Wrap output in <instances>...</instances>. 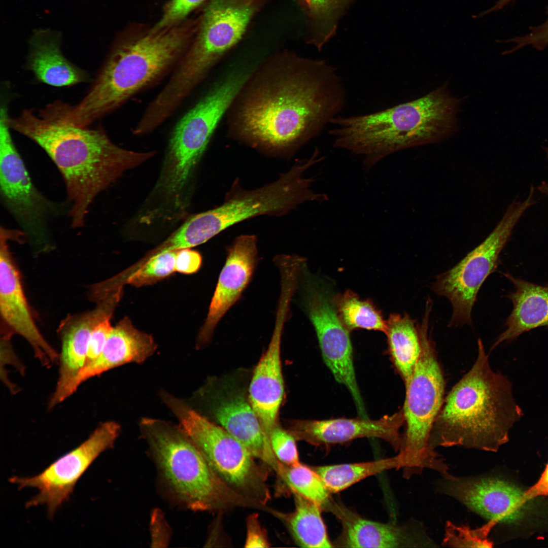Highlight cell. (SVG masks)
<instances>
[{
    "label": "cell",
    "mask_w": 548,
    "mask_h": 548,
    "mask_svg": "<svg viewBox=\"0 0 548 548\" xmlns=\"http://www.w3.org/2000/svg\"><path fill=\"white\" fill-rule=\"evenodd\" d=\"M344 82L321 59L282 53L256 65L226 114L228 134L272 151L293 150L340 115Z\"/></svg>",
    "instance_id": "cell-1"
},
{
    "label": "cell",
    "mask_w": 548,
    "mask_h": 548,
    "mask_svg": "<svg viewBox=\"0 0 548 548\" xmlns=\"http://www.w3.org/2000/svg\"><path fill=\"white\" fill-rule=\"evenodd\" d=\"M11 129L38 144L55 164L64 180L68 215L73 228L82 227L96 196L126 170L150 159L155 151L137 152L121 148L102 126L80 127L25 109L8 117Z\"/></svg>",
    "instance_id": "cell-2"
},
{
    "label": "cell",
    "mask_w": 548,
    "mask_h": 548,
    "mask_svg": "<svg viewBox=\"0 0 548 548\" xmlns=\"http://www.w3.org/2000/svg\"><path fill=\"white\" fill-rule=\"evenodd\" d=\"M190 25L118 40L92 85L75 105L62 102L59 116L80 127L90 126L173 72L191 42Z\"/></svg>",
    "instance_id": "cell-3"
},
{
    "label": "cell",
    "mask_w": 548,
    "mask_h": 548,
    "mask_svg": "<svg viewBox=\"0 0 548 548\" xmlns=\"http://www.w3.org/2000/svg\"><path fill=\"white\" fill-rule=\"evenodd\" d=\"M476 359L443 401L430 434L429 446L462 447L497 452L523 416L507 376L494 371L481 339Z\"/></svg>",
    "instance_id": "cell-4"
},
{
    "label": "cell",
    "mask_w": 548,
    "mask_h": 548,
    "mask_svg": "<svg viewBox=\"0 0 548 548\" xmlns=\"http://www.w3.org/2000/svg\"><path fill=\"white\" fill-rule=\"evenodd\" d=\"M461 101L444 85L409 102L372 113L343 116L330 123L333 146L363 158L370 169L397 151L435 143L455 131Z\"/></svg>",
    "instance_id": "cell-5"
},
{
    "label": "cell",
    "mask_w": 548,
    "mask_h": 548,
    "mask_svg": "<svg viewBox=\"0 0 548 548\" xmlns=\"http://www.w3.org/2000/svg\"><path fill=\"white\" fill-rule=\"evenodd\" d=\"M139 427L163 481L187 508L214 512L236 507L261 509L219 477L179 425L143 418Z\"/></svg>",
    "instance_id": "cell-6"
},
{
    "label": "cell",
    "mask_w": 548,
    "mask_h": 548,
    "mask_svg": "<svg viewBox=\"0 0 548 548\" xmlns=\"http://www.w3.org/2000/svg\"><path fill=\"white\" fill-rule=\"evenodd\" d=\"M319 162L316 155L300 160L275 182L252 191L234 194L220 206L188 220L172 235L175 245L190 248L203 244L226 228L251 217L283 214L306 201L328 199L311 189L313 178L304 173Z\"/></svg>",
    "instance_id": "cell-7"
},
{
    "label": "cell",
    "mask_w": 548,
    "mask_h": 548,
    "mask_svg": "<svg viewBox=\"0 0 548 548\" xmlns=\"http://www.w3.org/2000/svg\"><path fill=\"white\" fill-rule=\"evenodd\" d=\"M429 322L424 318L420 324L421 352L405 385L402 409L406 429L402 447L395 457L398 469L403 470L406 478L421 474L425 468L443 476L450 473L443 459L429 446L432 427L443 401L444 382L429 333Z\"/></svg>",
    "instance_id": "cell-8"
},
{
    "label": "cell",
    "mask_w": 548,
    "mask_h": 548,
    "mask_svg": "<svg viewBox=\"0 0 548 548\" xmlns=\"http://www.w3.org/2000/svg\"><path fill=\"white\" fill-rule=\"evenodd\" d=\"M253 70L248 65L230 69L176 124L158 186L166 195L179 201L216 127Z\"/></svg>",
    "instance_id": "cell-9"
},
{
    "label": "cell",
    "mask_w": 548,
    "mask_h": 548,
    "mask_svg": "<svg viewBox=\"0 0 548 548\" xmlns=\"http://www.w3.org/2000/svg\"><path fill=\"white\" fill-rule=\"evenodd\" d=\"M160 397L219 477L236 492L267 510L271 498L268 471L246 447L187 401L166 391Z\"/></svg>",
    "instance_id": "cell-10"
},
{
    "label": "cell",
    "mask_w": 548,
    "mask_h": 548,
    "mask_svg": "<svg viewBox=\"0 0 548 548\" xmlns=\"http://www.w3.org/2000/svg\"><path fill=\"white\" fill-rule=\"evenodd\" d=\"M253 0H210L198 32L165 84L168 94L184 100L222 56L243 37L255 11Z\"/></svg>",
    "instance_id": "cell-11"
},
{
    "label": "cell",
    "mask_w": 548,
    "mask_h": 548,
    "mask_svg": "<svg viewBox=\"0 0 548 548\" xmlns=\"http://www.w3.org/2000/svg\"><path fill=\"white\" fill-rule=\"evenodd\" d=\"M530 190L523 201H513L492 232L459 263L438 275L432 285L438 295L451 303L453 313L449 325L471 324V313L477 293L488 276L499 263L500 254L525 211L535 203Z\"/></svg>",
    "instance_id": "cell-12"
},
{
    "label": "cell",
    "mask_w": 548,
    "mask_h": 548,
    "mask_svg": "<svg viewBox=\"0 0 548 548\" xmlns=\"http://www.w3.org/2000/svg\"><path fill=\"white\" fill-rule=\"evenodd\" d=\"M0 114L1 201L32 245L46 250L51 248L49 223L63 207L35 186L12 138L7 106L1 107Z\"/></svg>",
    "instance_id": "cell-13"
},
{
    "label": "cell",
    "mask_w": 548,
    "mask_h": 548,
    "mask_svg": "<svg viewBox=\"0 0 548 548\" xmlns=\"http://www.w3.org/2000/svg\"><path fill=\"white\" fill-rule=\"evenodd\" d=\"M121 432L114 421L100 424L77 448L60 457L40 473L31 477L14 476L9 481L19 489H37L39 492L26 503V507L45 505L49 517L67 501L76 483L98 456L112 448Z\"/></svg>",
    "instance_id": "cell-14"
},
{
    "label": "cell",
    "mask_w": 548,
    "mask_h": 548,
    "mask_svg": "<svg viewBox=\"0 0 548 548\" xmlns=\"http://www.w3.org/2000/svg\"><path fill=\"white\" fill-rule=\"evenodd\" d=\"M306 288L305 307L324 361L335 380L347 388L360 416H365L355 375L350 330L339 319L327 293L313 284H309Z\"/></svg>",
    "instance_id": "cell-15"
},
{
    "label": "cell",
    "mask_w": 548,
    "mask_h": 548,
    "mask_svg": "<svg viewBox=\"0 0 548 548\" xmlns=\"http://www.w3.org/2000/svg\"><path fill=\"white\" fill-rule=\"evenodd\" d=\"M16 230L1 227L0 313L2 326L23 337L31 347L35 357L49 367L59 361V354L45 339L36 325L23 288L19 269L8 242L17 241Z\"/></svg>",
    "instance_id": "cell-16"
},
{
    "label": "cell",
    "mask_w": 548,
    "mask_h": 548,
    "mask_svg": "<svg viewBox=\"0 0 548 548\" xmlns=\"http://www.w3.org/2000/svg\"><path fill=\"white\" fill-rule=\"evenodd\" d=\"M437 490L450 496L488 520L499 523L515 522L524 515L527 505L524 492L497 477L480 475L443 477Z\"/></svg>",
    "instance_id": "cell-17"
},
{
    "label": "cell",
    "mask_w": 548,
    "mask_h": 548,
    "mask_svg": "<svg viewBox=\"0 0 548 548\" xmlns=\"http://www.w3.org/2000/svg\"><path fill=\"white\" fill-rule=\"evenodd\" d=\"M404 423L402 410L377 420L368 418L297 420L289 431L297 439L324 449L364 437L377 438L399 451L403 443L400 429Z\"/></svg>",
    "instance_id": "cell-18"
},
{
    "label": "cell",
    "mask_w": 548,
    "mask_h": 548,
    "mask_svg": "<svg viewBox=\"0 0 548 548\" xmlns=\"http://www.w3.org/2000/svg\"><path fill=\"white\" fill-rule=\"evenodd\" d=\"M257 262L256 237H237L228 248L206 319L197 336L198 348L210 341L219 322L240 298L252 280Z\"/></svg>",
    "instance_id": "cell-19"
},
{
    "label": "cell",
    "mask_w": 548,
    "mask_h": 548,
    "mask_svg": "<svg viewBox=\"0 0 548 548\" xmlns=\"http://www.w3.org/2000/svg\"><path fill=\"white\" fill-rule=\"evenodd\" d=\"M289 311L283 305L277 307L270 342L255 367L249 386V401L256 413L264 435L269 443L270 433L278 424L279 412L284 393L281 344Z\"/></svg>",
    "instance_id": "cell-20"
},
{
    "label": "cell",
    "mask_w": 548,
    "mask_h": 548,
    "mask_svg": "<svg viewBox=\"0 0 548 548\" xmlns=\"http://www.w3.org/2000/svg\"><path fill=\"white\" fill-rule=\"evenodd\" d=\"M327 511L336 517L342 527L340 535L333 543L336 546L386 548L435 546L434 541L419 525L401 526L364 519L334 500Z\"/></svg>",
    "instance_id": "cell-21"
},
{
    "label": "cell",
    "mask_w": 548,
    "mask_h": 548,
    "mask_svg": "<svg viewBox=\"0 0 548 548\" xmlns=\"http://www.w3.org/2000/svg\"><path fill=\"white\" fill-rule=\"evenodd\" d=\"M119 300L109 296L97 302L90 311L67 316L60 323L58 332L61 340L59 376L49 407L59 404L67 386L85 366L92 330L98 320L109 310L115 309Z\"/></svg>",
    "instance_id": "cell-22"
},
{
    "label": "cell",
    "mask_w": 548,
    "mask_h": 548,
    "mask_svg": "<svg viewBox=\"0 0 548 548\" xmlns=\"http://www.w3.org/2000/svg\"><path fill=\"white\" fill-rule=\"evenodd\" d=\"M156 348L151 335L135 328L128 318H123L113 327L100 355L84 367L67 386L64 397L71 396L85 381L110 369L129 363H142Z\"/></svg>",
    "instance_id": "cell-23"
},
{
    "label": "cell",
    "mask_w": 548,
    "mask_h": 548,
    "mask_svg": "<svg viewBox=\"0 0 548 548\" xmlns=\"http://www.w3.org/2000/svg\"><path fill=\"white\" fill-rule=\"evenodd\" d=\"M213 414L222 428L246 446L257 459L278 472L280 462L249 401L242 396H234L216 406Z\"/></svg>",
    "instance_id": "cell-24"
},
{
    "label": "cell",
    "mask_w": 548,
    "mask_h": 548,
    "mask_svg": "<svg viewBox=\"0 0 548 548\" xmlns=\"http://www.w3.org/2000/svg\"><path fill=\"white\" fill-rule=\"evenodd\" d=\"M60 41L57 32L36 31L30 40L28 68L38 81L54 87H68L88 81V74L63 55Z\"/></svg>",
    "instance_id": "cell-25"
},
{
    "label": "cell",
    "mask_w": 548,
    "mask_h": 548,
    "mask_svg": "<svg viewBox=\"0 0 548 548\" xmlns=\"http://www.w3.org/2000/svg\"><path fill=\"white\" fill-rule=\"evenodd\" d=\"M515 286L507 297L513 309L505 323V330L499 335L491 349L502 342L515 340L521 334L542 326L548 327V284L542 286L503 273Z\"/></svg>",
    "instance_id": "cell-26"
},
{
    "label": "cell",
    "mask_w": 548,
    "mask_h": 548,
    "mask_svg": "<svg viewBox=\"0 0 548 548\" xmlns=\"http://www.w3.org/2000/svg\"><path fill=\"white\" fill-rule=\"evenodd\" d=\"M295 507L284 513L269 508V512L281 520L295 543L304 547H334L322 517L321 507L313 501L292 492Z\"/></svg>",
    "instance_id": "cell-27"
},
{
    "label": "cell",
    "mask_w": 548,
    "mask_h": 548,
    "mask_svg": "<svg viewBox=\"0 0 548 548\" xmlns=\"http://www.w3.org/2000/svg\"><path fill=\"white\" fill-rule=\"evenodd\" d=\"M385 333L393 364L406 385L421 352L420 323L407 313L391 314Z\"/></svg>",
    "instance_id": "cell-28"
},
{
    "label": "cell",
    "mask_w": 548,
    "mask_h": 548,
    "mask_svg": "<svg viewBox=\"0 0 548 548\" xmlns=\"http://www.w3.org/2000/svg\"><path fill=\"white\" fill-rule=\"evenodd\" d=\"M312 467L331 493L341 492L367 477L397 468L395 456L367 462Z\"/></svg>",
    "instance_id": "cell-29"
},
{
    "label": "cell",
    "mask_w": 548,
    "mask_h": 548,
    "mask_svg": "<svg viewBox=\"0 0 548 548\" xmlns=\"http://www.w3.org/2000/svg\"><path fill=\"white\" fill-rule=\"evenodd\" d=\"M277 474L291 493L300 495L327 511L333 500L332 493L312 467L300 462L292 465L280 462Z\"/></svg>",
    "instance_id": "cell-30"
},
{
    "label": "cell",
    "mask_w": 548,
    "mask_h": 548,
    "mask_svg": "<svg viewBox=\"0 0 548 548\" xmlns=\"http://www.w3.org/2000/svg\"><path fill=\"white\" fill-rule=\"evenodd\" d=\"M333 301L339 319L350 331L365 329L385 332L386 321L370 300L348 290L335 296Z\"/></svg>",
    "instance_id": "cell-31"
},
{
    "label": "cell",
    "mask_w": 548,
    "mask_h": 548,
    "mask_svg": "<svg viewBox=\"0 0 548 548\" xmlns=\"http://www.w3.org/2000/svg\"><path fill=\"white\" fill-rule=\"evenodd\" d=\"M355 0H303L312 27L310 42L321 50L336 32L338 21Z\"/></svg>",
    "instance_id": "cell-32"
},
{
    "label": "cell",
    "mask_w": 548,
    "mask_h": 548,
    "mask_svg": "<svg viewBox=\"0 0 548 548\" xmlns=\"http://www.w3.org/2000/svg\"><path fill=\"white\" fill-rule=\"evenodd\" d=\"M497 523L493 520L481 527L472 528L447 521L442 544L451 547H492L493 542L489 534Z\"/></svg>",
    "instance_id": "cell-33"
},
{
    "label": "cell",
    "mask_w": 548,
    "mask_h": 548,
    "mask_svg": "<svg viewBox=\"0 0 548 548\" xmlns=\"http://www.w3.org/2000/svg\"><path fill=\"white\" fill-rule=\"evenodd\" d=\"M178 250L161 253L148 260L131 274L124 284L139 287L153 284L168 277L175 271Z\"/></svg>",
    "instance_id": "cell-34"
},
{
    "label": "cell",
    "mask_w": 548,
    "mask_h": 548,
    "mask_svg": "<svg viewBox=\"0 0 548 548\" xmlns=\"http://www.w3.org/2000/svg\"><path fill=\"white\" fill-rule=\"evenodd\" d=\"M296 439L289 431L285 430L278 423L274 427L269 436V442L272 451L279 462L287 465L300 462Z\"/></svg>",
    "instance_id": "cell-35"
},
{
    "label": "cell",
    "mask_w": 548,
    "mask_h": 548,
    "mask_svg": "<svg viewBox=\"0 0 548 548\" xmlns=\"http://www.w3.org/2000/svg\"><path fill=\"white\" fill-rule=\"evenodd\" d=\"M205 0H170L160 20L151 30L157 31L176 25Z\"/></svg>",
    "instance_id": "cell-36"
},
{
    "label": "cell",
    "mask_w": 548,
    "mask_h": 548,
    "mask_svg": "<svg viewBox=\"0 0 548 548\" xmlns=\"http://www.w3.org/2000/svg\"><path fill=\"white\" fill-rule=\"evenodd\" d=\"M115 309L107 312L95 324L91 333L84 367L95 360L101 353L113 328L111 320Z\"/></svg>",
    "instance_id": "cell-37"
},
{
    "label": "cell",
    "mask_w": 548,
    "mask_h": 548,
    "mask_svg": "<svg viewBox=\"0 0 548 548\" xmlns=\"http://www.w3.org/2000/svg\"><path fill=\"white\" fill-rule=\"evenodd\" d=\"M547 19L542 24L529 28L530 31L522 37H516L506 42H514L516 46L510 50L504 52V54H509L527 45H532L534 48L542 50L548 45V6L547 7Z\"/></svg>",
    "instance_id": "cell-38"
},
{
    "label": "cell",
    "mask_w": 548,
    "mask_h": 548,
    "mask_svg": "<svg viewBox=\"0 0 548 548\" xmlns=\"http://www.w3.org/2000/svg\"><path fill=\"white\" fill-rule=\"evenodd\" d=\"M246 547H268L269 542L267 532L260 524L257 513H252L246 520Z\"/></svg>",
    "instance_id": "cell-39"
},
{
    "label": "cell",
    "mask_w": 548,
    "mask_h": 548,
    "mask_svg": "<svg viewBox=\"0 0 548 548\" xmlns=\"http://www.w3.org/2000/svg\"><path fill=\"white\" fill-rule=\"evenodd\" d=\"M151 535L152 547H166L170 538V530L162 512L155 509L151 515Z\"/></svg>",
    "instance_id": "cell-40"
},
{
    "label": "cell",
    "mask_w": 548,
    "mask_h": 548,
    "mask_svg": "<svg viewBox=\"0 0 548 548\" xmlns=\"http://www.w3.org/2000/svg\"><path fill=\"white\" fill-rule=\"evenodd\" d=\"M202 257L197 251L185 248L178 250L175 260V271L191 274L201 266Z\"/></svg>",
    "instance_id": "cell-41"
},
{
    "label": "cell",
    "mask_w": 548,
    "mask_h": 548,
    "mask_svg": "<svg viewBox=\"0 0 548 548\" xmlns=\"http://www.w3.org/2000/svg\"><path fill=\"white\" fill-rule=\"evenodd\" d=\"M538 496H548V463L536 483L524 491L527 502Z\"/></svg>",
    "instance_id": "cell-42"
},
{
    "label": "cell",
    "mask_w": 548,
    "mask_h": 548,
    "mask_svg": "<svg viewBox=\"0 0 548 548\" xmlns=\"http://www.w3.org/2000/svg\"><path fill=\"white\" fill-rule=\"evenodd\" d=\"M513 0H499L493 7L491 8L492 12L497 11L502 9L506 5Z\"/></svg>",
    "instance_id": "cell-43"
},
{
    "label": "cell",
    "mask_w": 548,
    "mask_h": 548,
    "mask_svg": "<svg viewBox=\"0 0 548 548\" xmlns=\"http://www.w3.org/2000/svg\"><path fill=\"white\" fill-rule=\"evenodd\" d=\"M542 192H543V194H545L548 195V184L545 185L543 187V188L542 189Z\"/></svg>",
    "instance_id": "cell-44"
},
{
    "label": "cell",
    "mask_w": 548,
    "mask_h": 548,
    "mask_svg": "<svg viewBox=\"0 0 548 548\" xmlns=\"http://www.w3.org/2000/svg\"><path fill=\"white\" fill-rule=\"evenodd\" d=\"M543 149L546 153V158L548 159V148L544 147H543Z\"/></svg>",
    "instance_id": "cell-45"
},
{
    "label": "cell",
    "mask_w": 548,
    "mask_h": 548,
    "mask_svg": "<svg viewBox=\"0 0 548 548\" xmlns=\"http://www.w3.org/2000/svg\"><path fill=\"white\" fill-rule=\"evenodd\" d=\"M282 256H283V255H282ZM293 256H295V255H293ZM281 256H280V257H281ZM297 257H298V256H297ZM279 257H278V258H279ZM278 258H277V259H278ZM299 258H300V257H299ZM300 259H301V258H300ZM277 259H276V260H277ZM301 260H302V259H301ZM302 261H303V260H302Z\"/></svg>",
    "instance_id": "cell-46"
}]
</instances>
